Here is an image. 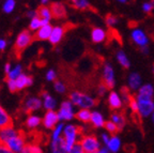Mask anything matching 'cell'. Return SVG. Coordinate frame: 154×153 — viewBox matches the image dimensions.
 I'll return each instance as SVG.
<instances>
[{
    "label": "cell",
    "mask_w": 154,
    "mask_h": 153,
    "mask_svg": "<svg viewBox=\"0 0 154 153\" xmlns=\"http://www.w3.org/2000/svg\"><path fill=\"white\" fill-rule=\"evenodd\" d=\"M137 102H138V114L142 118L149 117L154 111V102L153 96L143 95V94L137 93Z\"/></svg>",
    "instance_id": "cell-1"
},
{
    "label": "cell",
    "mask_w": 154,
    "mask_h": 153,
    "mask_svg": "<svg viewBox=\"0 0 154 153\" xmlns=\"http://www.w3.org/2000/svg\"><path fill=\"white\" fill-rule=\"evenodd\" d=\"M70 100L74 105L79 106L80 108H91L95 105V100L88 94L80 93L78 91H74L70 94Z\"/></svg>",
    "instance_id": "cell-2"
},
{
    "label": "cell",
    "mask_w": 154,
    "mask_h": 153,
    "mask_svg": "<svg viewBox=\"0 0 154 153\" xmlns=\"http://www.w3.org/2000/svg\"><path fill=\"white\" fill-rule=\"evenodd\" d=\"M78 127L76 125L73 124H67L63 129V138L65 140V144H66V152H71L73 146L77 142V136H78Z\"/></svg>",
    "instance_id": "cell-3"
},
{
    "label": "cell",
    "mask_w": 154,
    "mask_h": 153,
    "mask_svg": "<svg viewBox=\"0 0 154 153\" xmlns=\"http://www.w3.org/2000/svg\"><path fill=\"white\" fill-rule=\"evenodd\" d=\"M34 36L29 30H24L17 36L16 42H15V50L17 53H20L26 47H28L32 43Z\"/></svg>",
    "instance_id": "cell-4"
},
{
    "label": "cell",
    "mask_w": 154,
    "mask_h": 153,
    "mask_svg": "<svg viewBox=\"0 0 154 153\" xmlns=\"http://www.w3.org/2000/svg\"><path fill=\"white\" fill-rule=\"evenodd\" d=\"M73 105L74 104L72 103L71 100L62 102L60 109L58 111V116H59V120L60 121H71L75 117L74 106Z\"/></svg>",
    "instance_id": "cell-5"
},
{
    "label": "cell",
    "mask_w": 154,
    "mask_h": 153,
    "mask_svg": "<svg viewBox=\"0 0 154 153\" xmlns=\"http://www.w3.org/2000/svg\"><path fill=\"white\" fill-rule=\"evenodd\" d=\"M9 149L11 150V152L14 153H23V150H24L25 146H26V141H25V137L24 135L22 134V132L19 133L16 136L10 138L9 140L5 142Z\"/></svg>",
    "instance_id": "cell-6"
},
{
    "label": "cell",
    "mask_w": 154,
    "mask_h": 153,
    "mask_svg": "<svg viewBox=\"0 0 154 153\" xmlns=\"http://www.w3.org/2000/svg\"><path fill=\"white\" fill-rule=\"evenodd\" d=\"M80 144L84 149V152L87 153H97L101 148L100 141L94 136H85L80 140Z\"/></svg>",
    "instance_id": "cell-7"
},
{
    "label": "cell",
    "mask_w": 154,
    "mask_h": 153,
    "mask_svg": "<svg viewBox=\"0 0 154 153\" xmlns=\"http://www.w3.org/2000/svg\"><path fill=\"white\" fill-rule=\"evenodd\" d=\"M59 120V116H58V111H55V109L53 110H47L46 114L44 115V118L42 120V123L47 130H53L56 125L58 124Z\"/></svg>",
    "instance_id": "cell-8"
},
{
    "label": "cell",
    "mask_w": 154,
    "mask_h": 153,
    "mask_svg": "<svg viewBox=\"0 0 154 153\" xmlns=\"http://www.w3.org/2000/svg\"><path fill=\"white\" fill-rule=\"evenodd\" d=\"M103 81L106 86L108 87V89H112L115 87V71H113V67L109 63H106L104 65L103 70Z\"/></svg>",
    "instance_id": "cell-9"
},
{
    "label": "cell",
    "mask_w": 154,
    "mask_h": 153,
    "mask_svg": "<svg viewBox=\"0 0 154 153\" xmlns=\"http://www.w3.org/2000/svg\"><path fill=\"white\" fill-rule=\"evenodd\" d=\"M43 106V102L41 98H35V96H29L26 98L24 103V110L26 113H32L38 110Z\"/></svg>",
    "instance_id": "cell-10"
},
{
    "label": "cell",
    "mask_w": 154,
    "mask_h": 153,
    "mask_svg": "<svg viewBox=\"0 0 154 153\" xmlns=\"http://www.w3.org/2000/svg\"><path fill=\"white\" fill-rule=\"evenodd\" d=\"M65 33V29L62 26H55L53 27V30H51V36L48 39V41L51 42V44L53 45H57L58 43H60L61 40L63 39Z\"/></svg>",
    "instance_id": "cell-11"
},
{
    "label": "cell",
    "mask_w": 154,
    "mask_h": 153,
    "mask_svg": "<svg viewBox=\"0 0 154 153\" xmlns=\"http://www.w3.org/2000/svg\"><path fill=\"white\" fill-rule=\"evenodd\" d=\"M132 39L134 43L138 46H144L149 44V38L140 29H134L132 31Z\"/></svg>",
    "instance_id": "cell-12"
},
{
    "label": "cell",
    "mask_w": 154,
    "mask_h": 153,
    "mask_svg": "<svg viewBox=\"0 0 154 153\" xmlns=\"http://www.w3.org/2000/svg\"><path fill=\"white\" fill-rule=\"evenodd\" d=\"M19 133H20V132L17 131V130H15L14 127H13V124L2 127V129H0V141L5 144L10 138L16 136Z\"/></svg>",
    "instance_id": "cell-13"
},
{
    "label": "cell",
    "mask_w": 154,
    "mask_h": 153,
    "mask_svg": "<svg viewBox=\"0 0 154 153\" xmlns=\"http://www.w3.org/2000/svg\"><path fill=\"white\" fill-rule=\"evenodd\" d=\"M51 30H53V26L49 24H46V25H43L41 28H38L36 30V33L34 36V39L35 40H38V41H45V40H48L49 36H51Z\"/></svg>",
    "instance_id": "cell-14"
},
{
    "label": "cell",
    "mask_w": 154,
    "mask_h": 153,
    "mask_svg": "<svg viewBox=\"0 0 154 153\" xmlns=\"http://www.w3.org/2000/svg\"><path fill=\"white\" fill-rule=\"evenodd\" d=\"M38 17L42 19L43 25L49 24L51 23V19L53 18V12H51V9L48 8L47 5H41V7L38 9Z\"/></svg>",
    "instance_id": "cell-15"
},
{
    "label": "cell",
    "mask_w": 154,
    "mask_h": 153,
    "mask_svg": "<svg viewBox=\"0 0 154 153\" xmlns=\"http://www.w3.org/2000/svg\"><path fill=\"white\" fill-rule=\"evenodd\" d=\"M32 84H33V78L31 76H29V75L24 74V73H22L16 78V85L18 90H23V89L27 88V87H30Z\"/></svg>",
    "instance_id": "cell-16"
},
{
    "label": "cell",
    "mask_w": 154,
    "mask_h": 153,
    "mask_svg": "<svg viewBox=\"0 0 154 153\" xmlns=\"http://www.w3.org/2000/svg\"><path fill=\"white\" fill-rule=\"evenodd\" d=\"M51 9L54 17H56V18H64L66 16V10H65V7L63 3L54 2L51 3Z\"/></svg>",
    "instance_id": "cell-17"
},
{
    "label": "cell",
    "mask_w": 154,
    "mask_h": 153,
    "mask_svg": "<svg viewBox=\"0 0 154 153\" xmlns=\"http://www.w3.org/2000/svg\"><path fill=\"white\" fill-rule=\"evenodd\" d=\"M42 98H43V107L46 110H53L57 107V101L53 98L49 93L47 92H42Z\"/></svg>",
    "instance_id": "cell-18"
},
{
    "label": "cell",
    "mask_w": 154,
    "mask_h": 153,
    "mask_svg": "<svg viewBox=\"0 0 154 153\" xmlns=\"http://www.w3.org/2000/svg\"><path fill=\"white\" fill-rule=\"evenodd\" d=\"M108 103H109V107L111 109H119L122 106V98H120L117 92H110L108 96Z\"/></svg>",
    "instance_id": "cell-19"
},
{
    "label": "cell",
    "mask_w": 154,
    "mask_h": 153,
    "mask_svg": "<svg viewBox=\"0 0 154 153\" xmlns=\"http://www.w3.org/2000/svg\"><path fill=\"white\" fill-rule=\"evenodd\" d=\"M128 87L132 90H138L141 87V76L138 73H132L128 76Z\"/></svg>",
    "instance_id": "cell-20"
},
{
    "label": "cell",
    "mask_w": 154,
    "mask_h": 153,
    "mask_svg": "<svg viewBox=\"0 0 154 153\" xmlns=\"http://www.w3.org/2000/svg\"><path fill=\"white\" fill-rule=\"evenodd\" d=\"M12 118L9 114L7 113V110L0 105V129H2L8 125H12Z\"/></svg>",
    "instance_id": "cell-21"
},
{
    "label": "cell",
    "mask_w": 154,
    "mask_h": 153,
    "mask_svg": "<svg viewBox=\"0 0 154 153\" xmlns=\"http://www.w3.org/2000/svg\"><path fill=\"white\" fill-rule=\"evenodd\" d=\"M106 39V32L101 28H94L91 31V40L94 43H102Z\"/></svg>",
    "instance_id": "cell-22"
},
{
    "label": "cell",
    "mask_w": 154,
    "mask_h": 153,
    "mask_svg": "<svg viewBox=\"0 0 154 153\" xmlns=\"http://www.w3.org/2000/svg\"><path fill=\"white\" fill-rule=\"evenodd\" d=\"M90 122H91L95 127H102L105 125V121H104L103 115L100 114L99 111H92Z\"/></svg>",
    "instance_id": "cell-23"
},
{
    "label": "cell",
    "mask_w": 154,
    "mask_h": 153,
    "mask_svg": "<svg viewBox=\"0 0 154 153\" xmlns=\"http://www.w3.org/2000/svg\"><path fill=\"white\" fill-rule=\"evenodd\" d=\"M91 114H92V111H90L89 108H82V109L76 114V118L79 120V121L87 123V122H90V120H91Z\"/></svg>",
    "instance_id": "cell-24"
},
{
    "label": "cell",
    "mask_w": 154,
    "mask_h": 153,
    "mask_svg": "<svg viewBox=\"0 0 154 153\" xmlns=\"http://www.w3.org/2000/svg\"><path fill=\"white\" fill-rule=\"evenodd\" d=\"M42 123V119L38 116L30 115L26 120V125L29 129H36Z\"/></svg>",
    "instance_id": "cell-25"
},
{
    "label": "cell",
    "mask_w": 154,
    "mask_h": 153,
    "mask_svg": "<svg viewBox=\"0 0 154 153\" xmlns=\"http://www.w3.org/2000/svg\"><path fill=\"white\" fill-rule=\"evenodd\" d=\"M107 147H108L109 151H111V152H118L119 149L121 148V140H120V138H119L118 136L110 137V140H109Z\"/></svg>",
    "instance_id": "cell-26"
},
{
    "label": "cell",
    "mask_w": 154,
    "mask_h": 153,
    "mask_svg": "<svg viewBox=\"0 0 154 153\" xmlns=\"http://www.w3.org/2000/svg\"><path fill=\"white\" fill-rule=\"evenodd\" d=\"M70 3L78 10H87L90 8V2L88 0H70Z\"/></svg>",
    "instance_id": "cell-27"
},
{
    "label": "cell",
    "mask_w": 154,
    "mask_h": 153,
    "mask_svg": "<svg viewBox=\"0 0 154 153\" xmlns=\"http://www.w3.org/2000/svg\"><path fill=\"white\" fill-rule=\"evenodd\" d=\"M63 129H64V124H63V123H58L53 129L51 140H59V138H60L63 134Z\"/></svg>",
    "instance_id": "cell-28"
},
{
    "label": "cell",
    "mask_w": 154,
    "mask_h": 153,
    "mask_svg": "<svg viewBox=\"0 0 154 153\" xmlns=\"http://www.w3.org/2000/svg\"><path fill=\"white\" fill-rule=\"evenodd\" d=\"M117 59H118L119 63H120L124 69H128V67H131L130 60H128V58L126 57V55H125L124 52H122V50H119L118 53H117Z\"/></svg>",
    "instance_id": "cell-29"
},
{
    "label": "cell",
    "mask_w": 154,
    "mask_h": 153,
    "mask_svg": "<svg viewBox=\"0 0 154 153\" xmlns=\"http://www.w3.org/2000/svg\"><path fill=\"white\" fill-rule=\"evenodd\" d=\"M111 121H113L116 124L118 125L119 131L125 126V118L120 114H112L111 115Z\"/></svg>",
    "instance_id": "cell-30"
},
{
    "label": "cell",
    "mask_w": 154,
    "mask_h": 153,
    "mask_svg": "<svg viewBox=\"0 0 154 153\" xmlns=\"http://www.w3.org/2000/svg\"><path fill=\"white\" fill-rule=\"evenodd\" d=\"M23 73V67L20 64H16L14 67H12V70L10 71V73L7 75L8 79H16L19 75Z\"/></svg>",
    "instance_id": "cell-31"
},
{
    "label": "cell",
    "mask_w": 154,
    "mask_h": 153,
    "mask_svg": "<svg viewBox=\"0 0 154 153\" xmlns=\"http://www.w3.org/2000/svg\"><path fill=\"white\" fill-rule=\"evenodd\" d=\"M42 26H43V22H42V19L40 18L38 16L30 19L29 29H30V30H32V31H36V30H38V28H41Z\"/></svg>",
    "instance_id": "cell-32"
},
{
    "label": "cell",
    "mask_w": 154,
    "mask_h": 153,
    "mask_svg": "<svg viewBox=\"0 0 154 153\" xmlns=\"http://www.w3.org/2000/svg\"><path fill=\"white\" fill-rule=\"evenodd\" d=\"M42 151H43L42 148H40L38 145L28 144L25 146L24 150H23V153H41Z\"/></svg>",
    "instance_id": "cell-33"
},
{
    "label": "cell",
    "mask_w": 154,
    "mask_h": 153,
    "mask_svg": "<svg viewBox=\"0 0 154 153\" xmlns=\"http://www.w3.org/2000/svg\"><path fill=\"white\" fill-rule=\"evenodd\" d=\"M14 9H15V0H5L2 5L3 12L7 13V14H10V13H12L14 11Z\"/></svg>",
    "instance_id": "cell-34"
},
{
    "label": "cell",
    "mask_w": 154,
    "mask_h": 153,
    "mask_svg": "<svg viewBox=\"0 0 154 153\" xmlns=\"http://www.w3.org/2000/svg\"><path fill=\"white\" fill-rule=\"evenodd\" d=\"M104 127H105L107 131L110 133V134H112V135H115L117 132L119 131V127H118V125L116 124L115 122L113 121H107V122H105V125H104Z\"/></svg>",
    "instance_id": "cell-35"
},
{
    "label": "cell",
    "mask_w": 154,
    "mask_h": 153,
    "mask_svg": "<svg viewBox=\"0 0 154 153\" xmlns=\"http://www.w3.org/2000/svg\"><path fill=\"white\" fill-rule=\"evenodd\" d=\"M54 88H55V90L57 91L58 93H64L65 91H66V87H65V85L63 84L62 81L60 80H56L55 81V85H54Z\"/></svg>",
    "instance_id": "cell-36"
},
{
    "label": "cell",
    "mask_w": 154,
    "mask_h": 153,
    "mask_svg": "<svg viewBox=\"0 0 154 153\" xmlns=\"http://www.w3.org/2000/svg\"><path fill=\"white\" fill-rule=\"evenodd\" d=\"M105 22H106V25H107L108 27H113L117 25V23H118V18H117L116 16H113L112 14H109L106 16Z\"/></svg>",
    "instance_id": "cell-37"
},
{
    "label": "cell",
    "mask_w": 154,
    "mask_h": 153,
    "mask_svg": "<svg viewBox=\"0 0 154 153\" xmlns=\"http://www.w3.org/2000/svg\"><path fill=\"white\" fill-rule=\"evenodd\" d=\"M7 85H8V88H9V90L11 91V92H16V91H18L17 85H16V79H8Z\"/></svg>",
    "instance_id": "cell-38"
},
{
    "label": "cell",
    "mask_w": 154,
    "mask_h": 153,
    "mask_svg": "<svg viewBox=\"0 0 154 153\" xmlns=\"http://www.w3.org/2000/svg\"><path fill=\"white\" fill-rule=\"evenodd\" d=\"M130 107L131 109L133 110V113L134 114H138V102H137V98H133L131 96V100H130Z\"/></svg>",
    "instance_id": "cell-39"
},
{
    "label": "cell",
    "mask_w": 154,
    "mask_h": 153,
    "mask_svg": "<svg viewBox=\"0 0 154 153\" xmlns=\"http://www.w3.org/2000/svg\"><path fill=\"white\" fill-rule=\"evenodd\" d=\"M142 10H143V12L146 13H150L151 11L154 10V0L150 1V2H146L142 5Z\"/></svg>",
    "instance_id": "cell-40"
},
{
    "label": "cell",
    "mask_w": 154,
    "mask_h": 153,
    "mask_svg": "<svg viewBox=\"0 0 154 153\" xmlns=\"http://www.w3.org/2000/svg\"><path fill=\"white\" fill-rule=\"evenodd\" d=\"M57 78V74H56L55 70H48L47 73H46V79L48 81H54Z\"/></svg>",
    "instance_id": "cell-41"
},
{
    "label": "cell",
    "mask_w": 154,
    "mask_h": 153,
    "mask_svg": "<svg viewBox=\"0 0 154 153\" xmlns=\"http://www.w3.org/2000/svg\"><path fill=\"white\" fill-rule=\"evenodd\" d=\"M121 93H122V98L123 101H124L125 103H130V100H131V95L130 93H128V88H122V90H121Z\"/></svg>",
    "instance_id": "cell-42"
},
{
    "label": "cell",
    "mask_w": 154,
    "mask_h": 153,
    "mask_svg": "<svg viewBox=\"0 0 154 153\" xmlns=\"http://www.w3.org/2000/svg\"><path fill=\"white\" fill-rule=\"evenodd\" d=\"M71 152L72 153H82L84 152V149H82V144H80V142H76V144L73 146Z\"/></svg>",
    "instance_id": "cell-43"
},
{
    "label": "cell",
    "mask_w": 154,
    "mask_h": 153,
    "mask_svg": "<svg viewBox=\"0 0 154 153\" xmlns=\"http://www.w3.org/2000/svg\"><path fill=\"white\" fill-rule=\"evenodd\" d=\"M107 89H108V87L106 86L105 84H102L99 86V89H97V93H99V95L103 96L104 94L107 92Z\"/></svg>",
    "instance_id": "cell-44"
},
{
    "label": "cell",
    "mask_w": 154,
    "mask_h": 153,
    "mask_svg": "<svg viewBox=\"0 0 154 153\" xmlns=\"http://www.w3.org/2000/svg\"><path fill=\"white\" fill-rule=\"evenodd\" d=\"M10 152H11V150L9 149V147L5 142L0 141V153H10Z\"/></svg>",
    "instance_id": "cell-45"
},
{
    "label": "cell",
    "mask_w": 154,
    "mask_h": 153,
    "mask_svg": "<svg viewBox=\"0 0 154 153\" xmlns=\"http://www.w3.org/2000/svg\"><path fill=\"white\" fill-rule=\"evenodd\" d=\"M27 17L28 18H34V17H36V16H38V11H33V10H30V11H28L27 12Z\"/></svg>",
    "instance_id": "cell-46"
},
{
    "label": "cell",
    "mask_w": 154,
    "mask_h": 153,
    "mask_svg": "<svg viewBox=\"0 0 154 153\" xmlns=\"http://www.w3.org/2000/svg\"><path fill=\"white\" fill-rule=\"evenodd\" d=\"M8 46V42L3 39H0V50H5Z\"/></svg>",
    "instance_id": "cell-47"
},
{
    "label": "cell",
    "mask_w": 154,
    "mask_h": 153,
    "mask_svg": "<svg viewBox=\"0 0 154 153\" xmlns=\"http://www.w3.org/2000/svg\"><path fill=\"white\" fill-rule=\"evenodd\" d=\"M102 138H103V142L105 146H107L109 142V140H110V136H108L107 134H102Z\"/></svg>",
    "instance_id": "cell-48"
},
{
    "label": "cell",
    "mask_w": 154,
    "mask_h": 153,
    "mask_svg": "<svg viewBox=\"0 0 154 153\" xmlns=\"http://www.w3.org/2000/svg\"><path fill=\"white\" fill-rule=\"evenodd\" d=\"M11 70H12V65H11V63H5V75L9 74Z\"/></svg>",
    "instance_id": "cell-49"
},
{
    "label": "cell",
    "mask_w": 154,
    "mask_h": 153,
    "mask_svg": "<svg viewBox=\"0 0 154 153\" xmlns=\"http://www.w3.org/2000/svg\"><path fill=\"white\" fill-rule=\"evenodd\" d=\"M140 50H141L142 54H148L149 53V47H148V45L140 46Z\"/></svg>",
    "instance_id": "cell-50"
},
{
    "label": "cell",
    "mask_w": 154,
    "mask_h": 153,
    "mask_svg": "<svg viewBox=\"0 0 154 153\" xmlns=\"http://www.w3.org/2000/svg\"><path fill=\"white\" fill-rule=\"evenodd\" d=\"M107 152H110L107 146L102 147V148H100V150H99V153H107Z\"/></svg>",
    "instance_id": "cell-51"
},
{
    "label": "cell",
    "mask_w": 154,
    "mask_h": 153,
    "mask_svg": "<svg viewBox=\"0 0 154 153\" xmlns=\"http://www.w3.org/2000/svg\"><path fill=\"white\" fill-rule=\"evenodd\" d=\"M49 3V0H41V5H47Z\"/></svg>",
    "instance_id": "cell-52"
},
{
    "label": "cell",
    "mask_w": 154,
    "mask_h": 153,
    "mask_svg": "<svg viewBox=\"0 0 154 153\" xmlns=\"http://www.w3.org/2000/svg\"><path fill=\"white\" fill-rule=\"evenodd\" d=\"M117 1H119V2H121V3H125V2H128V0H117Z\"/></svg>",
    "instance_id": "cell-53"
},
{
    "label": "cell",
    "mask_w": 154,
    "mask_h": 153,
    "mask_svg": "<svg viewBox=\"0 0 154 153\" xmlns=\"http://www.w3.org/2000/svg\"><path fill=\"white\" fill-rule=\"evenodd\" d=\"M152 72H153V74H154V64H153V67H152Z\"/></svg>",
    "instance_id": "cell-54"
},
{
    "label": "cell",
    "mask_w": 154,
    "mask_h": 153,
    "mask_svg": "<svg viewBox=\"0 0 154 153\" xmlns=\"http://www.w3.org/2000/svg\"><path fill=\"white\" fill-rule=\"evenodd\" d=\"M152 119H153V122H154V111H153V117H152Z\"/></svg>",
    "instance_id": "cell-55"
}]
</instances>
